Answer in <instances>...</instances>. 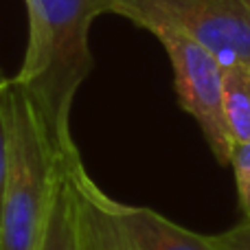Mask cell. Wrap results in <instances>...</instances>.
<instances>
[{
    "instance_id": "1",
    "label": "cell",
    "mask_w": 250,
    "mask_h": 250,
    "mask_svg": "<svg viewBox=\"0 0 250 250\" xmlns=\"http://www.w3.org/2000/svg\"><path fill=\"white\" fill-rule=\"evenodd\" d=\"M29 44L13 79L26 90L57 156L77 151L70 108L92 68L88 31L104 0H26Z\"/></svg>"
},
{
    "instance_id": "2",
    "label": "cell",
    "mask_w": 250,
    "mask_h": 250,
    "mask_svg": "<svg viewBox=\"0 0 250 250\" xmlns=\"http://www.w3.org/2000/svg\"><path fill=\"white\" fill-rule=\"evenodd\" d=\"M7 127V176L0 207V250H35L46 222L57 154L26 90L0 79Z\"/></svg>"
},
{
    "instance_id": "3",
    "label": "cell",
    "mask_w": 250,
    "mask_h": 250,
    "mask_svg": "<svg viewBox=\"0 0 250 250\" xmlns=\"http://www.w3.org/2000/svg\"><path fill=\"white\" fill-rule=\"evenodd\" d=\"M82 250H220L213 235H198L145 207L108 198L83 169H75Z\"/></svg>"
},
{
    "instance_id": "4",
    "label": "cell",
    "mask_w": 250,
    "mask_h": 250,
    "mask_svg": "<svg viewBox=\"0 0 250 250\" xmlns=\"http://www.w3.org/2000/svg\"><path fill=\"white\" fill-rule=\"evenodd\" d=\"M141 29L167 24L207 46L222 66L250 62V0H104Z\"/></svg>"
},
{
    "instance_id": "5",
    "label": "cell",
    "mask_w": 250,
    "mask_h": 250,
    "mask_svg": "<svg viewBox=\"0 0 250 250\" xmlns=\"http://www.w3.org/2000/svg\"><path fill=\"white\" fill-rule=\"evenodd\" d=\"M149 33L165 46L173 68L178 101L198 121L220 165H229L233 141L222 108V64L207 46L185 31L167 24L149 26Z\"/></svg>"
},
{
    "instance_id": "6",
    "label": "cell",
    "mask_w": 250,
    "mask_h": 250,
    "mask_svg": "<svg viewBox=\"0 0 250 250\" xmlns=\"http://www.w3.org/2000/svg\"><path fill=\"white\" fill-rule=\"evenodd\" d=\"M82 163L79 151L57 156L55 182L51 191L46 222L35 250H82L79 233V193L75 169Z\"/></svg>"
},
{
    "instance_id": "7",
    "label": "cell",
    "mask_w": 250,
    "mask_h": 250,
    "mask_svg": "<svg viewBox=\"0 0 250 250\" xmlns=\"http://www.w3.org/2000/svg\"><path fill=\"white\" fill-rule=\"evenodd\" d=\"M222 108L230 141H250V62L222 66Z\"/></svg>"
},
{
    "instance_id": "8",
    "label": "cell",
    "mask_w": 250,
    "mask_h": 250,
    "mask_svg": "<svg viewBox=\"0 0 250 250\" xmlns=\"http://www.w3.org/2000/svg\"><path fill=\"white\" fill-rule=\"evenodd\" d=\"M229 165H233V171H235L239 207H242L244 215L250 217V141L235 143L233 149H230Z\"/></svg>"
},
{
    "instance_id": "9",
    "label": "cell",
    "mask_w": 250,
    "mask_h": 250,
    "mask_svg": "<svg viewBox=\"0 0 250 250\" xmlns=\"http://www.w3.org/2000/svg\"><path fill=\"white\" fill-rule=\"evenodd\" d=\"M213 242L220 250H250V217H244L237 226L213 235Z\"/></svg>"
},
{
    "instance_id": "10",
    "label": "cell",
    "mask_w": 250,
    "mask_h": 250,
    "mask_svg": "<svg viewBox=\"0 0 250 250\" xmlns=\"http://www.w3.org/2000/svg\"><path fill=\"white\" fill-rule=\"evenodd\" d=\"M4 176H7V127H4L2 104H0V207H2V189Z\"/></svg>"
}]
</instances>
